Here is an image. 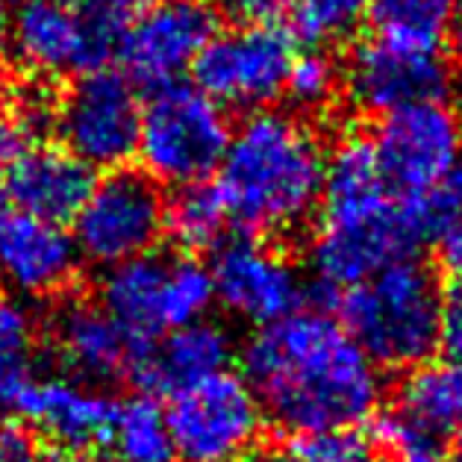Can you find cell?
Listing matches in <instances>:
<instances>
[{
	"label": "cell",
	"mask_w": 462,
	"mask_h": 462,
	"mask_svg": "<svg viewBox=\"0 0 462 462\" xmlns=\"http://www.w3.org/2000/svg\"><path fill=\"white\" fill-rule=\"evenodd\" d=\"M242 368L265 421L291 436L359 427L383 398L380 365L339 319L315 310L256 327L242 347Z\"/></svg>",
	"instance_id": "cell-1"
},
{
	"label": "cell",
	"mask_w": 462,
	"mask_h": 462,
	"mask_svg": "<svg viewBox=\"0 0 462 462\" xmlns=\"http://www.w3.org/2000/svg\"><path fill=\"white\" fill-rule=\"evenodd\" d=\"M324 142L310 121L283 109H256L230 133L218 165L227 218L247 236H291L319 212Z\"/></svg>",
	"instance_id": "cell-2"
},
{
	"label": "cell",
	"mask_w": 462,
	"mask_h": 462,
	"mask_svg": "<svg viewBox=\"0 0 462 462\" xmlns=\"http://www.w3.org/2000/svg\"><path fill=\"white\" fill-rule=\"evenodd\" d=\"M319 212L310 265L319 286L333 295L421 247L365 136H345L327 153Z\"/></svg>",
	"instance_id": "cell-3"
},
{
	"label": "cell",
	"mask_w": 462,
	"mask_h": 462,
	"mask_svg": "<svg viewBox=\"0 0 462 462\" xmlns=\"http://www.w3.org/2000/svg\"><path fill=\"white\" fill-rule=\"evenodd\" d=\"M442 289L415 259H398L339 295V321L380 368L407 371L439 351Z\"/></svg>",
	"instance_id": "cell-4"
},
{
	"label": "cell",
	"mask_w": 462,
	"mask_h": 462,
	"mask_svg": "<svg viewBox=\"0 0 462 462\" xmlns=\"http://www.w3.org/2000/svg\"><path fill=\"white\" fill-rule=\"evenodd\" d=\"M227 109L198 86L168 83L142 104L136 156L156 183L191 186L218 171L230 142Z\"/></svg>",
	"instance_id": "cell-5"
},
{
	"label": "cell",
	"mask_w": 462,
	"mask_h": 462,
	"mask_svg": "<svg viewBox=\"0 0 462 462\" xmlns=\"http://www.w3.org/2000/svg\"><path fill=\"white\" fill-rule=\"evenodd\" d=\"M165 419L177 462H233L265 427L256 392L230 368L165 394Z\"/></svg>",
	"instance_id": "cell-6"
},
{
	"label": "cell",
	"mask_w": 462,
	"mask_h": 462,
	"mask_svg": "<svg viewBox=\"0 0 462 462\" xmlns=\"http://www.w3.org/2000/svg\"><path fill=\"white\" fill-rule=\"evenodd\" d=\"M71 224L77 251L86 263L112 268L153 254L165 233V198L153 177L116 168L95 180Z\"/></svg>",
	"instance_id": "cell-7"
},
{
	"label": "cell",
	"mask_w": 462,
	"mask_h": 462,
	"mask_svg": "<svg viewBox=\"0 0 462 462\" xmlns=\"http://www.w3.org/2000/svg\"><path fill=\"white\" fill-rule=\"evenodd\" d=\"M295 36L274 24H239L216 32L191 65L195 86L224 109H268L286 95Z\"/></svg>",
	"instance_id": "cell-8"
},
{
	"label": "cell",
	"mask_w": 462,
	"mask_h": 462,
	"mask_svg": "<svg viewBox=\"0 0 462 462\" xmlns=\"http://www.w3.org/2000/svg\"><path fill=\"white\" fill-rule=\"evenodd\" d=\"M142 97L127 74L92 69L56 100V130L77 160L116 171L136 156Z\"/></svg>",
	"instance_id": "cell-9"
},
{
	"label": "cell",
	"mask_w": 462,
	"mask_h": 462,
	"mask_svg": "<svg viewBox=\"0 0 462 462\" xmlns=\"http://www.w3.org/2000/svg\"><path fill=\"white\" fill-rule=\"evenodd\" d=\"M374 153L394 198H419L462 162V121L445 100H424L380 118Z\"/></svg>",
	"instance_id": "cell-10"
},
{
	"label": "cell",
	"mask_w": 462,
	"mask_h": 462,
	"mask_svg": "<svg viewBox=\"0 0 462 462\" xmlns=\"http://www.w3.org/2000/svg\"><path fill=\"white\" fill-rule=\"evenodd\" d=\"M216 300L239 321L272 324L300 310L307 280L291 259L259 236H239L216 247L209 263Z\"/></svg>",
	"instance_id": "cell-11"
},
{
	"label": "cell",
	"mask_w": 462,
	"mask_h": 462,
	"mask_svg": "<svg viewBox=\"0 0 462 462\" xmlns=\"http://www.w3.org/2000/svg\"><path fill=\"white\" fill-rule=\"evenodd\" d=\"M216 36V13L204 0H153L118 44L124 74L151 92L177 83Z\"/></svg>",
	"instance_id": "cell-12"
},
{
	"label": "cell",
	"mask_w": 462,
	"mask_h": 462,
	"mask_svg": "<svg viewBox=\"0 0 462 462\" xmlns=\"http://www.w3.org/2000/svg\"><path fill=\"white\" fill-rule=\"evenodd\" d=\"M116 403L92 383L60 377H36L27 383L6 412L62 457L104 454Z\"/></svg>",
	"instance_id": "cell-13"
},
{
	"label": "cell",
	"mask_w": 462,
	"mask_h": 462,
	"mask_svg": "<svg viewBox=\"0 0 462 462\" xmlns=\"http://www.w3.org/2000/svg\"><path fill=\"white\" fill-rule=\"evenodd\" d=\"M342 80L351 106L380 118L424 100H445L450 86L442 56L398 51L377 39L356 44Z\"/></svg>",
	"instance_id": "cell-14"
},
{
	"label": "cell",
	"mask_w": 462,
	"mask_h": 462,
	"mask_svg": "<svg viewBox=\"0 0 462 462\" xmlns=\"http://www.w3.org/2000/svg\"><path fill=\"white\" fill-rule=\"evenodd\" d=\"M83 256L65 224L9 209L0 216V280L18 295L48 298L69 289Z\"/></svg>",
	"instance_id": "cell-15"
},
{
	"label": "cell",
	"mask_w": 462,
	"mask_h": 462,
	"mask_svg": "<svg viewBox=\"0 0 462 462\" xmlns=\"http://www.w3.org/2000/svg\"><path fill=\"white\" fill-rule=\"evenodd\" d=\"M51 347L65 374L92 386H106L136 374L139 347L112 321L100 303L69 300L51 319Z\"/></svg>",
	"instance_id": "cell-16"
},
{
	"label": "cell",
	"mask_w": 462,
	"mask_h": 462,
	"mask_svg": "<svg viewBox=\"0 0 462 462\" xmlns=\"http://www.w3.org/2000/svg\"><path fill=\"white\" fill-rule=\"evenodd\" d=\"M9 44L36 77L100 69L80 24L60 0H15L9 9Z\"/></svg>",
	"instance_id": "cell-17"
},
{
	"label": "cell",
	"mask_w": 462,
	"mask_h": 462,
	"mask_svg": "<svg viewBox=\"0 0 462 462\" xmlns=\"http://www.w3.org/2000/svg\"><path fill=\"white\" fill-rule=\"evenodd\" d=\"M95 186V171L69 148H27L6 168L13 207L56 224L71 221Z\"/></svg>",
	"instance_id": "cell-18"
},
{
	"label": "cell",
	"mask_w": 462,
	"mask_h": 462,
	"mask_svg": "<svg viewBox=\"0 0 462 462\" xmlns=\"http://www.w3.org/2000/svg\"><path fill=\"white\" fill-rule=\"evenodd\" d=\"M233 354L236 345L227 327L200 319L195 324L168 330L162 339H156L151 351L142 356L133 380H139L151 392L171 394L189 383L227 371Z\"/></svg>",
	"instance_id": "cell-19"
},
{
	"label": "cell",
	"mask_w": 462,
	"mask_h": 462,
	"mask_svg": "<svg viewBox=\"0 0 462 462\" xmlns=\"http://www.w3.org/2000/svg\"><path fill=\"white\" fill-rule=\"evenodd\" d=\"M165 256L144 254L106 268L100 280V307L116 321L144 356L165 336L162 324ZM139 368V365H136Z\"/></svg>",
	"instance_id": "cell-20"
},
{
	"label": "cell",
	"mask_w": 462,
	"mask_h": 462,
	"mask_svg": "<svg viewBox=\"0 0 462 462\" xmlns=\"http://www.w3.org/2000/svg\"><path fill=\"white\" fill-rule=\"evenodd\" d=\"M389 412L454 445L462 424V363L442 356L407 368V377L394 392V407Z\"/></svg>",
	"instance_id": "cell-21"
},
{
	"label": "cell",
	"mask_w": 462,
	"mask_h": 462,
	"mask_svg": "<svg viewBox=\"0 0 462 462\" xmlns=\"http://www.w3.org/2000/svg\"><path fill=\"white\" fill-rule=\"evenodd\" d=\"M459 0H371V39L410 53L439 56L454 30Z\"/></svg>",
	"instance_id": "cell-22"
},
{
	"label": "cell",
	"mask_w": 462,
	"mask_h": 462,
	"mask_svg": "<svg viewBox=\"0 0 462 462\" xmlns=\"http://www.w3.org/2000/svg\"><path fill=\"white\" fill-rule=\"evenodd\" d=\"M104 457L109 462H177L165 407L153 394H130L116 403Z\"/></svg>",
	"instance_id": "cell-23"
},
{
	"label": "cell",
	"mask_w": 462,
	"mask_h": 462,
	"mask_svg": "<svg viewBox=\"0 0 462 462\" xmlns=\"http://www.w3.org/2000/svg\"><path fill=\"white\" fill-rule=\"evenodd\" d=\"M39 321L18 298H0V410L39 377Z\"/></svg>",
	"instance_id": "cell-24"
},
{
	"label": "cell",
	"mask_w": 462,
	"mask_h": 462,
	"mask_svg": "<svg viewBox=\"0 0 462 462\" xmlns=\"http://www.w3.org/2000/svg\"><path fill=\"white\" fill-rule=\"evenodd\" d=\"M227 209L216 186L191 183L180 186L171 200H165V233L189 254L209 251L224 242Z\"/></svg>",
	"instance_id": "cell-25"
},
{
	"label": "cell",
	"mask_w": 462,
	"mask_h": 462,
	"mask_svg": "<svg viewBox=\"0 0 462 462\" xmlns=\"http://www.w3.org/2000/svg\"><path fill=\"white\" fill-rule=\"evenodd\" d=\"M212 303H216V286H212L209 265L198 263L195 256L165 259V283H162L165 333L207 319Z\"/></svg>",
	"instance_id": "cell-26"
},
{
	"label": "cell",
	"mask_w": 462,
	"mask_h": 462,
	"mask_svg": "<svg viewBox=\"0 0 462 462\" xmlns=\"http://www.w3.org/2000/svg\"><path fill=\"white\" fill-rule=\"evenodd\" d=\"M60 4L80 24L97 65L104 69V62L118 51L124 32L136 24L153 0H60Z\"/></svg>",
	"instance_id": "cell-27"
},
{
	"label": "cell",
	"mask_w": 462,
	"mask_h": 462,
	"mask_svg": "<svg viewBox=\"0 0 462 462\" xmlns=\"http://www.w3.org/2000/svg\"><path fill=\"white\" fill-rule=\"evenodd\" d=\"M295 32L310 44L345 39L368 18L371 0H289Z\"/></svg>",
	"instance_id": "cell-28"
},
{
	"label": "cell",
	"mask_w": 462,
	"mask_h": 462,
	"mask_svg": "<svg viewBox=\"0 0 462 462\" xmlns=\"http://www.w3.org/2000/svg\"><path fill=\"white\" fill-rule=\"evenodd\" d=\"M289 448L307 462H389L374 433H363L359 427L295 436Z\"/></svg>",
	"instance_id": "cell-29"
},
{
	"label": "cell",
	"mask_w": 462,
	"mask_h": 462,
	"mask_svg": "<svg viewBox=\"0 0 462 462\" xmlns=\"http://www.w3.org/2000/svg\"><path fill=\"white\" fill-rule=\"evenodd\" d=\"M339 92V69L324 51L295 53L286 77V95L300 109H324Z\"/></svg>",
	"instance_id": "cell-30"
},
{
	"label": "cell",
	"mask_w": 462,
	"mask_h": 462,
	"mask_svg": "<svg viewBox=\"0 0 462 462\" xmlns=\"http://www.w3.org/2000/svg\"><path fill=\"white\" fill-rule=\"evenodd\" d=\"M56 450H44L24 424H0V462H60Z\"/></svg>",
	"instance_id": "cell-31"
},
{
	"label": "cell",
	"mask_w": 462,
	"mask_h": 462,
	"mask_svg": "<svg viewBox=\"0 0 462 462\" xmlns=\"http://www.w3.org/2000/svg\"><path fill=\"white\" fill-rule=\"evenodd\" d=\"M212 13H221L239 24H274L289 9V0H204Z\"/></svg>",
	"instance_id": "cell-32"
},
{
	"label": "cell",
	"mask_w": 462,
	"mask_h": 462,
	"mask_svg": "<svg viewBox=\"0 0 462 462\" xmlns=\"http://www.w3.org/2000/svg\"><path fill=\"white\" fill-rule=\"evenodd\" d=\"M439 351L448 359L462 363V289L450 286L442 295V315H439Z\"/></svg>",
	"instance_id": "cell-33"
},
{
	"label": "cell",
	"mask_w": 462,
	"mask_h": 462,
	"mask_svg": "<svg viewBox=\"0 0 462 462\" xmlns=\"http://www.w3.org/2000/svg\"><path fill=\"white\" fill-rule=\"evenodd\" d=\"M436 259L450 286L462 289V216H457L448 227L436 236Z\"/></svg>",
	"instance_id": "cell-34"
},
{
	"label": "cell",
	"mask_w": 462,
	"mask_h": 462,
	"mask_svg": "<svg viewBox=\"0 0 462 462\" xmlns=\"http://www.w3.org/2000/svg\"><path fill=\"white\" fill-rule=\"evenodd\" d=\"M27 142H30V133L24 130V124H21L13 112H0V168H4V171L27 151Z\"/></svg>",
	"instance_id": "cell-35"
},
{
	"label": "cell",
	"mask_w": 462,
	"mask_h": 462,
	"mask_svg": "<svg viewBox=\"0 0 462 462\" xmlns=\"http://www.w3.org/2000/svg\"><path fill=\"white\" fill-rule=\"evenodd\" d=\"M233 462H307V459H300L295 450H291L289 445L286 448H280V450H272V448H254V450H247L245 457L239 459H233Z\"/></svg>",
	"instance_id": "cell-36"
},
{
	"label": "cell",
	"mask_w": 462,
	"mask_h": 462,
	"mask_svg": "<svg viewBox=\"0 0 462 462\" xmlns=\"http://www.w3.org/2000/svg\"><path fill=\"white\" fill-rule=\"evenodd\" d=\"M450 53H454V65H457V71L462 77V0H459V6H457V18H454V30H450Z\"/></svg>",
	"instance_id": "cell-37"
},
{
	"label": "cell",
	"mask_w": 462,
	"mask_h": 462,
	"mask_svg": "<svg viewBox=\"0 0 462 462\" xmlns=\"http://www.w3.org/2000/svg\"><path fill=\"white\" fill-rule=\"evenodd\" d=\"M9 44V9L0 4V51Z\"/></svg>",
	"instance_id": "cell-38"
},
{
	"label": "cell",
	"mask_w": 462,
	"mask_h": 462,
	"mask_svg": "<svg viewBox=\"0 0 462 462\" xmlns=\"http://www.w3.org/2000/svg\"><path fill=\"white\" fill-rule=\"evenodd\" d=\"M454 457L457 462H462V424H459V430H457V436H454Z\"/></svg>",
	"instance_id": "cell-39"
},
{
	"label": "cell",
	"mask_w": 462,
	"mask_h": 462,
	"mask_svg": "<svg viewBox=\"0 0 462 462\" xmlns=\"http://www.w3.org/2000/svg\"><path fill=\"white\" fill-rule=\"evenodd\" d=\"M4 95H6V71H4V65H0V104H4Z\"/></svg>",
	"instance_id": "cell-40"
},
{
	"label": "cell",
	"mask_w": 462,
	"mask_h": 462,
	"mask_svg": "<svg viewBox=\"0 0 462 462\" xmlns=\"http://www.w3.org/2000/svg\"><path fill=\"white\" fill-rule=\"evenodd\" d=\"M6 212V191H4V186H0V216Z\"/></svg>",
	"instance_id": "cell-41"
},
{
	"label": "cell",
	"mask_w": 462,
	"mask_h": 462,
	"mask_svg": "<svg viewBox=\"0 0 462 462\" xmlns=\"http://www.w3.org/2000/svg\"><path fill=\"white\" fill-rule=\"evenodd\" d=\"M60 462H62V459H60Z\"/></svg>",
	"instance_id": "cell-42"
}]
</instances>
